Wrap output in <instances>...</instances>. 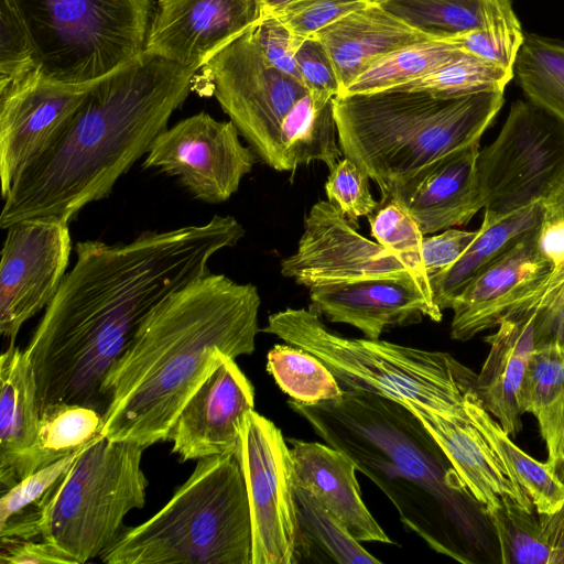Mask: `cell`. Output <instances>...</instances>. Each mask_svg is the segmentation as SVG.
<instances>
[{"mask_svg":"<svg viewBox=\"0 0 564 564\" xmlns=\"http://www.w3.org/2000/svg\"><path fill=\"white\" fill-rule=\"evenodd\" d=\"M314 36L322 42L335 66L340 84L339 94L382 56L413 43L433 40L377 3L340 18Z\"/></svg>","mask_w":564,"mask_h":564,"instance_id":"cell-24","label":"cell"},{"mask_svg":"<svg viewBox=\"0 0 564 564\" xmlns=\"http://www.w3.org/2000/svg\"><path fill=\"white\" fill-rule=\"evenodd\" d=\"M547 462V460H546ZM550 469L564 486V458L554 462H547Z\"/></svg>","mask_w":564,"mask_h":564,"instance_id":"cell-52","label":"cell"},{"mask_svg":"<svg viewBox=\"0 0 564 564\" xmlns=\"http://www.w3.org/2000/svg\"><path fill=\"white\" fill-rule=\"evenodd\" d=\"M252 33L264 58L276 69L301 82L295 56L304 39L295 36L272 13L263 15Z\"/></svg>","mask_w":564,"mask_h":564,"instance_id":"cell-44","label":"cell"},{"mask_svg":"<svg viewBox=\"0 0 564 564\" xmlns=\"http://www.w3.org/2000/svg\"><path fill=\"white\" fill-rule=\"evenodd\" d=\"M496 533L501 562L505 564H550V549L543 538L539 517L503 497L485 513Z\"/></svg>","mask_w":564,"mask_h":564,"instance_id":"cell-35","label":"cell"},{"mask_svg":"<svg viewBox=\"0 0 564 564\" xmlns=\"http://www.w3.org/2000/svg\"><path fill=\"white\" fill-rule=\"evenodd\" d=\"M543 210L564 218V176L542 200Z\"/></svg>","mask_w":564,"mask_h":564,"instance_id":"cell-50","label":"cell"},{"mask_svg":"<svg viewBox=\"0 0 564 564\" xmlns=\"http://www.w3.org/2000/svg\"><path fill=\"white\" fill-rule=\"evenodd\" d=\"M281 273L308 289L379 278L415 280L398 257L358 232L328 200L311 207L297 249L282 260Z\"/></svg>","mask_w":564,"mask_h":564,"instance_id":"cell-14","label":"cell"},{"mask_svg":"<svg viewBox=\"0 0 564 564\" xmlns=\"http://www.w3.org/2000/svg\"><path fill=\"white\" fill-rule=\"evenodd\" d=\"M248 494L236 454L197 460L187 480L143 523L100 554L107 564H251Z\"/></svg>","mask_w":564,"mask_h":564,"instance_id":"cell-6","label":"cell"},{"mask_svg":"<svg viewBox=\"0 0 564 564\" xmlns=\"http://www.w3.org/2000/svg\"><path fill=\"white\" fill-rule=\"evenodd\" d=\"M288 404L388 497L409 531L437 553L470 561V510L477 503L405 406L360 389H344L336 400L308 404L290 399Z\"/></svg>","mask_w":564,"mask_h":564,"instance_id":"cell-4","label":"cell"},{"mask_svg":"<svg viewBox=\"0 0 564 564\" xmlns=\"http://www.w3.org/2000/svg\"><path fill=\"white\" fill-rule=\"evenodd\" d=\"M479 150L477 142L448 154L405 183L388 200L402 206L424 236L466 225L484 208L477 172Z\"/></svg>","mask_w":564,"mask_h":564,"instance_id":"cell-20","label":"cell"},{"mask_svg":"<svg viewBox=\"0 0 564 564\" xmlns=\"http://www.w3.org/2000/svg\"><path fill=\"white\" fill-rule=\"evenodd\" d=\"M260 305L253 284L210 272L164 300L104 382L101 435L144 448L166 441L207 377L254 351Z\"/></svg>","mask_w":564,"mask_h":564,"instance_id":"cell-2","label":"cell"},{"mask_svg":"<svg viewBox=\"0 0 564 564\" xmlns=\"http://www.w3.org/2000/svg\"><path fill=\"white\" fill-rule=\"evenodd\" d=\"M545 284V282H544ZM532 297L512 310L485 337L489 352L476 377V390L485 409L514 436L522 427L518 404L520 384L535 347L534 322L543 286Z\"/></svg>","mask_w":564,"mask_h":564,"instance_id":"cell-21","label":"cell"},{"mask_svg":"<svg viewBox=\"0 0 564 564\" xmlns=\"http://www.w3.org/2000/svg\"><path fill=\"white\" fill-rule=\"evenodd\" d=\"M467 409L492 449L530 497L535 511L551 513L560 508L564 501V486L549 463L538 462L511 441L501 424L485 409L476 386L468 392Z\"/></svg>","mask_w":564,"mask_h":564,"instance_id":"cell-26","label":"cell"},{"mask_svg":"<svg viewBox=\"0 0 564 564\" xmlns=\"http://www.w3.org/2000/svg\"><path fill=\"white\" fill-rule=\"evenodd\" d=\"M534 345H555L564 350V267L552 270L540 294Z\"/></svg>","mask_w":564,"mask_h":564,"instance_id":"cell-45","label":"cell"},{"mask_svg":"<svg viewBox=\"0 0 564 564\" xmlns=\"http://www.w3.org/2000/svg\"><path fill=\"white\" fill-rule=\"evenodd\" d=\"M524 33L512 9L511 0H494L488 22L476 29L446 40L463 53L512 68Z\"/></svg>","mask_w":564,"mask_h":564,"instance_id":"cell-37","label":"cell"},{"mask_svg":"<svg viewBox=\"0 0 564 564\" xmlns=\"http://www.w3.org/2000/svg\"><path fill=\"white\" fill-rule=\"evenodd\" d=\"M295 484L312 492L360 543L393 544L361 498L355 463L328 444L286 440Z\"/></svg>","mask_w":564,"mask_h":564,"instance_id":"cell-22","label":"cell"},{"mask_svg":"<svg viewBox=\"0 0 564 564\" xmlns=\"http://www.w3.org/2000/svg\"><path fill=\"white\" fill-rule=\"evenodd\" d=\"M477 172L485 213L503 217L542 202L564 176V127L516 100L497 138L479 150Z\"/></svg>","mask_w":564,"mask_h":564,"instance_id":"cell-9","label":"cell"},{"mask_svg":"<svg viewBox=\"0 0 564 564\" xmlns=\"http://www.w3.org/2000/svg\"><path fill=\"white\" fill-rule=\"evenodd\" d=\"M70 251L68 223L37 218L7 228L0 261V333L10 344L22 325L53 300Z\"/></svg>","mask_w":564,"mask_h":564,"instance_id":"cell-13","label":"cell"},{"mask_svg":"<svg viewBox=\"0 0 564 564\" xmlns=\"http://www.w3.org/2000/svg\"><path fill=\"white\" fill-rule=\"evenodd\" d=\"M310 308L332 323L358 328L379 339L389 327L441 322L442 311L413 279L379 278L310 288Z\"/></svg>","mask_w":564,"mask_h":564,"instance_id":"cell-19","label":"cell"},{"mask_svg":"<svg viewBox=\"0 0 564 564\" xmlns=\"http://www.w3.org/2000/svg\"><path fill=\"white\" fill-rule=\"evenodd\" d=\"M83 449L35 470L9 488L0 499V527L35 505L69 469Z\"/></svg>","mask_w":564,"mask_h":564,"instance_id":"cell-42","label":"cell"},{"mask_svg":"<svg viewBox=\"0 0 564 564\" xmlns=\"http://www.w3.org/2000/svg\"><path fill=\"white\" fill-rule=\"evenodd\" d=\"M254 389L235 359L224 360L188 399L167 441L181 460L235 454Z\"/></svg>","mask_w":564,"mask_h":564,"instance_id":"cell-17","label":"cell"},{"mask_svg":"<svg viewBox=\"0 0 564 564\" xmlns=\"http://www.w3.org/2000/svg\"><path fill=\"white\" fill-rule=\"evenodd\" d=\"M235 454L249 500L251 564H299L296 485L290 446L281 430L252 410Z\"/></svg>","mask_w":564,"mask_h":564,"instance_id":"cell-11","label":"cell"},{"mask_svg":"<svg viewBox=\"0 0 564 564\" xmlns=\"http://www.w3.org/2000/svg\"><path fill=\"white\" fill-rule=\"evenodd\" d=\"M543 538L550 549V564H564V501L551 513H538Z\"/></svg>","mask_w":564,"mask_h":564,"instance_id":"cell-49","label":"cell"},{"mask_svg":"<svg viewBox=\"0 0 564 564\" xmlns=\"http://www.w3.org/2000/svg\"><path fill=\"white\" fill-rule=\"evenodd\" d=\"M513 70L528 101L564 127V43L524 34Z\"/></svg>","mask_w":564,"mask_h":564,"instance_id":"cell-29","label":"cell"},{"mask_svg":"<svg viewBox=\"0 0 564 564\" xmlns=\"http://www.w3.org/2000/svg\"><path fill=\"white\" fill-rule=\"evenodd\" d=\"M371 3H375V0H291L272 14L295 36L306 39Z\"/></svg>","mask_w":564,"mask_h":564,"instance_id":"cell-41","label":"cell"},{"mask_svg":"<svg viewBox=\"0 0 564 564\" xmlns=\"http://www.w3.org/2000/svg\"><path fill=\"white\" fill-rule=\"evenodd\" d=\"M257 1L260 6L262 17H263V15H267V14H270V13L276 11L278 9L283 7L291 0H257Z\"/></svg>","mask_w":564,"mask_h":564,"instance_id":"cell-51","label":"cell"},{"mask_svg":"<svg viewBox=\"0 0 564 564\" xmlns=\"http://www.w3.org/2000/svg\"><path fill=\"white\" fill-rule=\"evenodd\" d=\"M0 89L37 74L31 42L15 11L0 1Z\"/></svg>","mask_w":564,"mask_h":564,"instance_id":"cell-40","label":"cell"},{"mask_svg":"<svg viewBox=\"0 0 564 564\" xmlns=\"http://www.w3.org/2000/svg\"><path fill=\"white\" fill-rule=\"evenodd\" d=\"M261 19L257 0H159L144 52L197 72Z\"/></svg>","mask_w":564,"mask_h":564,"instance_id":"cell-15","label":"cell"},{"mask_svg":"<svg viewBox=\"0 0 564 564\" xmlns=\"http://www.w3.org/2000/svg\"><path fill=\"white\" fill-rule=\"evenodd\" d=\"M505 91L441 97L421 90L336 96L333 111L345 158L368 174L380 204L433 163L480 142Z\"/></svg>","mask_w":564,"mask_h":564,"instance_id":"cell-5","label":"cell"},{"mask_svg":"<svg viewBox=\"0 0 564 564\" xmlns=\"http://www.w3.org/2000/svg\"><path fill=\"white\" fill-rule=\"evenodd\" d=\"M514 70L463 53L442 67L391 90H421L441 97H459L487 91H505Z\"/></svg>","mask_w":564,"mask_h":564,"instance_id":"cell-34","label":"cell"},{"mask_svg":"<svg viewBox=\"0 0 564 564\" xmlns=\"http://www.w3.org/2000/svg\"><path fill=\"white\" fill-rule=\"evenodd\" d=\"M375 3L415 31L446 41L484 28L494 0H375Z\"/></svg>","mask_w":564,"mask_h":564,"instance_id":"cell-30","label":"cell"},{"mask_svg":"<svg viewBox=\"0 0 564 564\" xmlns=\"http://www.w3.org/2000/svg\"><path fill=\"white\" fill-rule=\"evenodd\" d=\"M1 564H74L54 545L42 540L0 539Z\"/></svg>","mask_w":564,"mask_h":564,"instance_id":"cell-47","label":"cell"},{"mask_svg":"<svg viewBox=\"0 0 564 564\" xmlns=\"http://www.w3.org/2000/svg\"><path fill=\"white\" fill-rule=\"evenodd\" d=\"M463 52L446 41L430 40L400 47L367 67L339 94L395 89L442 67Z\"/></svg>","mask_w":564,"mask_h":564,"instance_id":"cell-31","label":"cell"},{"mask_svg":"<svg viewBox=\"0 0 564 564\" xmlns=\"http://www.w3.org/2000/svg\"><path fill=\"white\" fill-rule=\"evenodd\" d=\"M295 498L300 563L381 564L312 492L296 485Z\"/></svg>","mask_w":564,"mask_h":564,"instance_id":"cell-28","label":"cell"},{"mask_svg":"<svg viewBox=\"0 0 564 564\" xmlns=\"http://www.w3.org/2000/svg\"><path fill=\"white\" fill-rule=\"evenodd\" d=\"M90 88L48 83L34 74L0 89L2 198L19 172L66 128Z\"/></svg>","mask_w":564,"mask_h":564,"instance_id":"cell-16","label":"cell"},{"mask_svg":"<svg viewBox=\"0 0 564 564\" xmlns=\"http://www.w3.org/2000/svg\"><path fill=\"white\" fill-rule=\"evenodd\" d=\"M144 447L100 435L34 505L0 527V539L42 540L74 564L100 554L121 533L126 516L143 508L149 481Z\"/></svg>","mask_w":564,"mask_h":564,"instance_id":"cell-7","label":"cell"},{"mask_svg":"<svg viewBox=\"0 0 564 564\" xmlns=\"http://www.w3.org/2000/svg\"><path fill=\"white\" fill-rule=\"evenodd\" d=\"M281 143L286 171L293 172L311 162L333 169L343 155L332 100L305 94L284 118Z\"/></svg>","mask_w":564,"mask_h":564,"instance_id":"cell-27","label":"cell"},{"mask_svg":"<svg viewBox=\"0 0 564 564\" xmlns=\"http://www.w3.org/2000/svg\"><path fill=\"white\" fill-rule=\"evenodd\" d=\"M252 29L223 48L203 70L220 107L257 156L283 172L282 123L307 90L264 58Z\"/></svg>","mask_w":564,"mask_h":564,"instance_id":"cell-10","label":"cell"},{"mask_svg":"<svg viewBox=\"0 0 564 564\" xmlns=\"http://www.w3.org/2000/svg\"><path fill=\"white\" fill-rule=\"evenodd\" d=\"M196 73L144 52L95 84L61 134L13 180L1 228L37 218L69 223L107 197L166 129Z\"/></svg>","mask_w":564,"mask_h":564,"instance_id":"cell-3","label":"cell"},{"mask_svg":"<svg viewBox=\"0 0 564 564\" xmlns=\"http://www.w3.org/2000/svg\"><path fill=\"white\" fill-rule=\"evenodd\" d=\"M267 370L290 399L302 403L336 400L344 393L319 358L293 345H274L267 354Z\"/></svg>","mask_w":564,"mask_h":564,"instance_id":"cell-33","label":"cell"},{"mask_svg":"<svg viewBox=\"0 0 564 564\" xmlns=\"http://www.w3.org/2000/svg\"><path fill=\"white\" fill-rule=\"evenodd\" d=\"M243 236L235 217L215 215L203 225L144 231L126 243L78 241L76 261L24 349L41 412L80 404L104 414V382L141 324Z\"/></svg>","mask_w":564,"mask_h":564,"instance_id":"cell-1","label":"cell"},{"mask_svg":"<svg viewBox=\"0 0 564 564\" xmlns=\"http://www.w3.org/2000/svg\"><path fill=\"white\" fill-rule=\"evenodd\" d=\"M538 230L486 268L454 300L453 339L466 341L497 327L507 314L539 292L553 268L540 250Z\"/></svg>","mask_w":564,"mask_h":564,"instance_id":"cell-18","label":"cell"},{"mask_svg":"<svg viewBox=\"0 0 564 564\" xmlns=\"http://www.w3.org/2000/svg\"><path fill=\"white\" fill-rule=\"evenodd\" d=\"M535 417L547 448V462L564 458V389Z\"/></svg>","mask_w":564,"mask_h":564,"instance_id":"cell-48","label":"cell"},{"mask_svg":"<svg viewBox=\"0 0 564 564\" xmlns=\"http://www.w3.org/2000/svg\"><path fill=\"white\" fill-rule=\"evenodd\" d=\"M0 482L11 488L30 475L41 408L25 350L11 343L0 358Z\"/></svg>","mask_w":564,"mask_h":564,"instance_id":"cell-23","label":"cell"},{"mask_svg":"<svg viewBox=\"0 0 564 564\" xmlns=\"http://www.w3.org/2000/svg\"><path fill=\"white\" fill-rule=\"evenodd\" d=\"M229 121L206 112L187 117L163 130L152 142L143 169L175 176L196 198L219 204L235 194L253 167L257 154L245 147Z\"/></svg>","mask_w":564,"mask_h":564,"instance_id":"cell-12","label":"cell"},{"mask_svg":"<svg viewBox=\"0 0 564 564\" xmlns=\"http://www.w3.org/2000/svg\"><path fill=\"white\" fill-rule=\"evenodd\" d=\"M104 416L95 408L54 404L41 412L30 474L78 452L101 435Z\"/></svg>","mask_w":564,"mask_h":564,"instance_id":"cell-32","label":"cell"},{"mask_svg":"<svg viewBox=\"0 0 564 564\" xmlns=\"http://www.w3.org/2000/svg\"><path fill=\"white\" fill-rule=\"evenodd\" d=\"M564 389V350L555 345L534 347L520 384L518 404L534 416Z\"/></svg>","mask_w":564,"mask_h":564,"instance_id":"cell-38","label":"cell"},{"mask_svg":"<svg viewBox=\"0 0 564 564\" xmlns=\"http://www.w3.org/2000/svg\"><path fill=\"white\" fill-rule=\"evenodd\" d=\"M542 217V202L503 217L484 213L477 236L463 256L430 280L433 300L440 310L451 308L454 300L477 275L525 236L538 230Z\"/></svg>","mask_w":564,"mask_h":564,"instance_id":"cell-25","label":"cell"},{"mask_svg":"<svg viewBox=\"0 0 564 564\" xmlns=\"http://www.w3.org/2000/svg\"><path fill=\"white\" fill-rule=\"evenodd\" d=\"M477 230L448 228L443 232L424 236L422 254L429 281L451 268L476 238Z\"/></svg>","mask_w":564,"mask_h":564,"instance_id":"cell-46","label":"cell"},{"mask_svg":"<svg viewBox=\"0 0 564 564\" xmlns=\"http://www.w3.org/2000/svg\"><path fill=\"white\" fill-rule=\"evenodd\" d=\"M380 206L368 217L371 236L399 258L411 271L426 296L433 300L422 254L424 235L417 223L394 200H388Z\"/></svg>","mask_w":564,"mask_h":564,"instance_id":"cell-36","label":"cell"},{"mask_svg":"<svg viewBox=\"0 0 564 564\" xmlns=\"http://www.w3.org/2000/svg\"><path fill=\"white\" fill-rule=\"evenodd\" d=\"M29 35L36 73L48 83L90 88L139 59L151 0H7Z\"/></svg>","mask_w":564,"mask_h":564,"instance_id":"cell-8","label":"cell"},{"mask_svg":"<svg viewBox=\"0 0 564 564\" xmlns=\"http://www.w3.org/2000/svg\"><path fill=\"white\" fill-rule=\"evenodd\" d=\"M370 177L348 158L339 160L329 170L325 183L327 200L352 223L372 215L380 203L370 193Z\"/></svg>","mask_w":564,"mask_h":564,"instance_id":"cell-39","label":"cell"},{"mask_svg":"<svg viewBox=\"0 0 564 564\" xmlns=\"http://www.w3.org/2000/svg\"><path fill=\"white\" fill-rule=\"evenodd\" d=\"M295 57L301 82L311 96L332 100L339 95L340 84L335 66L316 36L304 39Z\"/></svg>","mask_w":564,"mask_h":564,"instance_id":"cell-43","label":"cell"}]
</instances>
